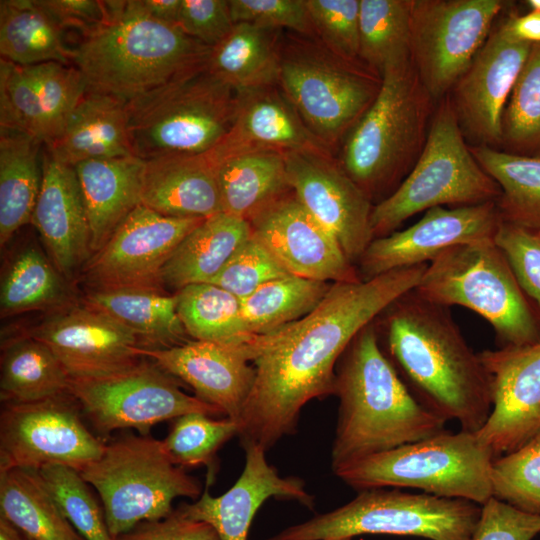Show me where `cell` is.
I'll list each match as a JSON object with an SVG mask.
<instances>
[{"mask_svg":"<svg viewBox=\"0 0 540 540\" xmlns=\"http://www.w3.org/2000/svg\"><path fill=\"white\" fill-rule=\"evenodd\" d=\"M427 266L332 283L312 312L260 334L253 348L255 380L238 424L241 442L267 451L293 433L306 403L333 394L335 367L354 337L415 289Z\"/></svg>","mask_w":540,"mask_h":540,"instance_id":"1","label":"cell"},{"mask_svg":"<svg viewBox=\"0 0 540 540\" xmlns=\"http://www.w3.org/2000/svg\"><path fill=\"white\" fill-rule=\"evenodd\" d=\"M381 316L385 354L416 399L444 421L478 432L492 409L490 380L449 308L413 289Z\"/></svg>","mask_w":540,"mask_h":540,"instance_id":"2","label":"cell"},{"mask_svg":"<svg viewBox=\"0 0 540 540\" xmlns=\"http://www.w3.org/2000/svg\"><path fill=\"white\" fill-rule=\"evenodd\" d=\"M333 394L339 398L333 472L445 430L446 421L421 404L399 376L374 322L354 337L339 359Z\"/></svg>","mask_w":540,"mask_h":540,"instance_id":"3","label":"cell"},{"mask_svg":"<svg viewBox=\"0 0 540 540\" xmlns=\"http://www.w3.org/2000/svg\"><path fill=\"white\" fill-rule=\"evenodd\" d=\"M105 20L73 48L87 91L124 103L207 65L211 47L177 25L154 20L129 1H104Z\"/></svg>","mask_w":540,"mask_h":540,"instance_id":"4","label":"cell"},{"mask_svg":"<svg viewBox=\"0 0 540 540\" xmlns=\"http://www.w3.org/2000/svg\"><path fill=\"white\" fill-rule=\"evenodd\" d=\"M380 90L342 141L337 158L372 201L395 191L425 146L437 103L412 64L387 69Z\"/></svg>","mask_w":540,"mask_h":540,"instance_id":"5","label":"cell"},{"mask_svg":"<svg viewBox=\"0 0 540 540\" xmlns=\"http://www.w3.org/2000/svg\"><path fill=\"white\" fill-rule=\"evenodd\" d=\"M238 91L207 65L127 103L132 153L148 161L211 151L230 130Z\"/></svg>","mask_w":540,"mask_h":540,"instance_id":"6","label":"cell"},{"mask_svg":"<svg viewBox=\"0 0 540 540\" xmlns=\"http://www.w3.org/2000/svg\"><path fill=\"white\" fill-rule=\"evenodd\" d=\"M414 291L437 305L477 313L493 328L499 347L540 340L534 310L494 239L443 251L428 264Z\"/></svg>","mask_w":540,"mask_h":540,"instance_id":"7","label":"cell"},{"mask_svg":"<svg viewBox=\"0 0 540 540\" xmlns=\"http://www.w3.org/2000/svg\"><path fill=\"white\" fill-rule=\"evenodd\" d=\"M500 195L497 182L472 154L447 95L435 106L425 146L410 173L373 205V239L393 233L405 220L433 207L496 202Z\"/></svg>","mask_w":540,"mask_h":540,"instance_id":"8","label":"cell"},{"mask_svg":"<svg viewBox=\"0 0 540 540\" xmlns=\"http://www.w3.org/2000/svg\"><path fill=\"white\" fill-rule=\"evenodd\" d=\"M495 458L476 433L444 430L364 457L334 473L359 491L412 488L482 506L492 498L491 470Z\"/></svg>","mask_w":540,"mask_h":540,"instance_id":"9","label":"cell"},{"mask_svg":"<svg viewBox=\"0 0 540 540\" xmlns=\"http://www.w3.org/2000/svg\"><path fill=\"white\" fill-rule=\"evenodd\" d=\"M297 35L280 40L278 86L309 131L333 151L373 103L382 78L318 39Z\"/></svg>","mask_w":540,"mask_h":540,"instance_id":"10","label":"cell"},{"mask_svg":"<svg viewBox=\"0 0 540 540\" xmlns=\"http://www.w3.org/2000/svg\"><path fill=\"white\" fill-rule=\"evenodd\" d=\"M80 474L98 493L113 538L169 516L176 498L198 499L203 492L201 482L171 460L163 441L150 435L105 441L102 455Z\"/></svg>","mask_w":540,"mask_h":540,"instance_id":"11","label":"cell"},{"mask_svg":"<svg viewBox=\"0 0 540 540\" xmlns=\"http://www.w3.org/2000/svg\"><path fill=\"white\" fill-rule=\"evenodd\" d=\"M481 505L394 488L369 489L347 504L290 526L265 540H325L364 534L428 540H472Z\"/></svg>","mask_w":540,"mask_h":540,"instance_id":"12","label":"cell"},{"mask_svg":"<svg viewBox=\"0 0 540 540\" xmlns=\"http://www.w3.org/2000/svg\"><path fill=\"white\" fill-rule=\"evenodd\" d=\"M69 392L84 419L102 439L113 431L129 428L149 435L154 425L192 412L212 417L224 415L216 407L185 393L176 377L145 357L110 375L70 379Z\"/></svg>","mask_w":540,"mask_h":540,"instance_id":"13","label":"cell"},{"mask_svg":"<svg viewBox=\"0 0 540 540\" xmlns=\"http://www.w3.org/2000/svg\"><path fill=\"white\" fill-rule=\"evenodd\" d=\"M506 2L412 0L411 62L437 103L447 96L485 43Z\"/></svg>","mask_w":540,"mask_h":540,"instance_id":"14","label":"cell"},{"mask_svg":"<svg viewBox=\"0 0 540 540\" xmlns=\"http://www.w3.org/2000/svg\"><path fill=\"white\" fill-rule=\"evenodd\" d=\"M105 440L84 423L70 392L35 402H2L0 470L58 464L82 471L103 453Z\"/></svg>","mask_w":540,"mask_h":540,"instance_id":"15","label":"cell"},{"mask_svg":"<svg viewBox=\"0 0 540 540\" xmlns=\"http://www.w3.org/2000/svg\"><path fill=\"white\" fill-rule=\"evenodd\" d=\"M202 218L164 216L139 205L84 265L90 289H160L161 271Z\"/></svg>","mask_w":540,"mask_h":540,"instance_id":"16","label":"cell"},{"mask_svg":"<svg viewBox=\"0 0 540 540\" xmlns=\"http://www.w3.org/2000/svg\"><path fill=\"white\" fill-rule=\"evenodd\" d=\"M531 46L501 18L448 94L469 146L499 149L503 113Z\"/></svg>","mask_w":540,"mask_h":540,"instance_id":"17","label":"cell"},{"mask_svg":"<svg viewBox=\"0 0 540 540\" xmlns=\"http://www.w3.org/2000/svg\"><path fill=\"white\" fill-rule=\"evenodd\" d=\"M292 193L307 212L357 263L373 240L372 201L348 176L332 152L285 153Z\"/></svg>","mask_w":540,"mask_h":540,"instance_id":"18","label":"cell"},{"mask_svg":"<svg viewBox=\"0 0 540 540\" xmlns=\"http://www.w3.org/2000/svg\"><path fill=\"white\" fill-rule=\"evenodd\" d=\"M501 221L496 202L451 209L433 207L410 227L374 238L357 262L359 276L370 279L428 264L453 246L492 240Z\"/></svg>","mask_w":540,"mask_h":540,"instance_id":"19","label":"cell"},{"mask_svg":"<svg viewBox=\"0 0 540 540\" xmlns=\"http://www.w3.org/2000/svg\"><path fill=\"white\" fill-rule=\"evenodd\" d=\"M26 333L52 350L70 379L110 375L142 358L132 331L84 302L53 311Z\"/></svg>","mask_w":540,"mask_h":540,"instance_id":"20","label":"cell"},{"mask_svg":"<svg viewBox=\"0 0 540 540\" xmlns=\"http://www.w3.org/2000/svg\"><path fill=\"white\" fill-rule=\"evenodd\" d=\"M479 356L490 380L492 409L476 435L497 457L540 432V340Z\"/></svg>","mask_w":540,"mask_h":540,"instance_id":"21","label":"cell"},{"mask_svg":"<svg viewBox=\"0 0 540 540\" xmlns=\"http://www.w3.org/2000/svg\"><path fill=\"white\" fill-rule=\"evenodd\" d=\"M249 223L252 234L290 274L329 283L361 279L337 240L307 212L292 191Z\"/></svg>","mask_w":540,"mask_h":540,"instance_id":"22","label":"cell"},{"mask_svg":"<svg viewBox=\"0 0 540 540\" xmlns=\"http://www.w3.org/2000/svg\"><path fill=\"white\" fill-rule=\"evenodd\" d=\"M138 352L239 424L255 380L249 348L194 340L169 348H139Z\"/></svg>","mask_w":540,"mask_h":540,"instance_id":"23","label":"cell"},{"mask_svg":"<svg viewBox=\"0 0 540 540\" xmlns=\"http://www.w3.org/2000/svg\"><path fill=\"white\" fill-rule=\"evenodd\" d=\"M241 444L245 466L235 484L217 497L212 496L209 485H205L194 503L178 507L187 517L213 527L220 540H247L256 512L271 497L297 500L308 508L314 505V498L305 490L303 480L280 476L268 464L266 450L257 443Z\"/></svg>","mask_w":540,"mask_h":540,"instance_id":"24","label":"cell"},{"mask_svg":"<svg viewBox=\"0 0 540 540\" xmlns=\"http://www.w3.org/2000/svg\"><path fill=\"white\" fill-rule=\"evenodd\" d=\"M68 281L92 255L90 228L74 167L43 152V179L31 222Z\"/></svg>","mask_w":540,"mask_h":540,"instance_id":"25","label":"cell"},{"mask_svg":"<svg viewBox=\"0 0 540 540\" xmlns=\"http://www.w3.org/2000/svg\"><path fill=\"white\" fill-rule=\"evenodd\" d=\"M262 150L333 153L309 131L278 84L239 91L233 124L208 154L217 162Z\"/></svg>","mask_w":540,"mask_h":540,"instance_id":"26","label":"cell"},{"mask_svg":"<svg viewBox=\"0 0 540 540\" xmlns=\"http://www.w3.org/2000/svg\"><path fill=\"white\" fill-rule=\"evenodd\" d=\"M142 205L180 218L222 212L216 163L208 152L144 161Z\"/></svg>","mask_w":540,"mask_h":540,"instance_id":"27","label":"cell"},{"mask_svg":"<svg viewBox=\"0 0 540 540\" xmlns=\"http://www.w3.org/2000/svg\"><path fill=\"white\" fill-rule=\"evenodd\" d=\"M90 228L92 254L142 204L144 161L135 156L93 159L75 167Z\"/></svg>","mask_w":540,"mask_h":540,"instance_id":"28","label":"cell"},{"mask_svg":"<svg viewBox=\"0 0 540 540\" xmlns=\"http://www.w3.org/2000/svg\"><path fill=\"white\" fill-rule=\"evenodd\" d=\"M45 150L58 162L72 167L87 160L134 156L127 104L109 95L87 91L60 135Z\"/></svg>","mask_w":540,"mask_h":540,"instance_id":"29","label":"cell"},{"mask_svg":"<svg viewBox=\"0 0 540 540\" xmlns=\"http://www.w3.org/2000/svg\"><path fill=\"white\" fill-rule=\"evenodd\" d=\"M251 234L249 221L224 212L203 219L164 265L161 285L178 291L191 284L211 283Z\"/></svg>","mask_w":540,"mask_h":540,"instance_id":"30","label":"cell"},{"mask_svg":"<svg viewBox=\"0 0 540 540\" xmlns=\"http://www.w3.org/2000/svg\"><path fill=\"white\" fill-rule=\"evenodd\" d=\"M84 303L132 331L142 349L183 344L188 335L177 311V296L155 288L90 289Z\"/></svg>","mask_w":540,"mask_h":540,"instance_id":"31","label":"cell"},{"mask_svg":"<svg viewBox=\"0 0 540 540\" xmlns=\"http://www.w3.org/2000/svg\"><path fill=\"white\" fill-rule=\"evenodd\" d=\"M215 163L224 213L251 221L291 192L284 153L250 151Z\"/></svg>","mask_w":540,"mask_h":540,"instance_id":"32","label":"cell"},{"mask_svg":"<svg viewBox=\"0 0 540 540\" xmlns=\"http://www.w3.org/2000/svg\"><path fill=\"white\" fill-rule=\"evenodd\" d=\"M42 146L30 135L0 128L1 246L31 222L43 179Z\"/></svg>","mask_w":540,"mask_h":540,"instance_id":"33","label":"cell"},{"mask_svg":"<svg viewBox=\"0 0 540 540\" xmlns=\"http://www.w3.org/2000/svg\"><path fill=\"white\" fill-rule=\"evenodd\" d=\"M279 30L235 23L211 47L207 69L236 91L278 84Z\"/></svg>","mask_w":540,"mask_h":540,"instance_id":"34","label":"cell"},{"mask_svg":"<svg viewBox=\"0 0 540 540\" xmlns=\"http://www.w3.org/2000/svg\"><path fill=\"white\" fill-rule=\"evenodd\" d=\"M63 31L39 0L0 1L1 59L22 66L70 65L73 48L66 45Z\"/></svg>","mask_w":540,"mask_h":540,"instance_id":"35","label":"cell"},{"mask_svg":"<svg viewBox=\"0 0 540 540\" xmlns=\"http://www.w3.org/2000/svg\"><path fill=\"white\" fill-rule=\"evenodd\" d=\"M0 515L32 540H84L36 469L0 470Z\"/></svg>","mask_w":540,"mask_h":540,"instance_id":"36","label":"cell"},{"mask_svg":"<svg viewBox=\"0 0 540 540\" xmlns=\"http://www.w3.org/2000/svg\"><path fill=\"white\" fill-rule=\"evenodd\" d=\"M70 378L52 350L27 333L1 345V402H35L69 392Z\"/></svg>","mask_w":540,"mask_h":540,"instance_id":"37","label":"cell"},{"mask_svg":"<svg viewBox=\"0 0 540 540\" xmlns=\"http://www.w3.org/2000/svg\"><path fill=\"white\" fill-rule=\"evenodd\" d=\"M177 311L194 340L251 348L259 334L252 333L242 316L241 300L212 283H198L177 291Z\"/></svg>","mask_w":540,"mask_h":540,"instance_id":"38","label":"cell"},{"mask_svg":"<svg viewBox=\"0 0 540 540\" xmlns=\"http://www.w3.org/2000/svg\"><path fill=\"white\" fill-rule=\"evenodd\" d=\"M480 166L497 182L501 220L540 231V155L520 156L488 146H473Z\"/></svg>","mask_w":540,"mask_h":540,"instance_id":"39","label":"cell"},{"mask_svg":"<svg viewBox=\"0 0 540 540\" xmlns=\"http://www.w3.org/2000/svg\"><path fill=\"white\" fill-rule=\"evenodd\" d=\"M67 280L35 246L21 249L1 279V317L30 311L58 310L70 304Z\"/></svg>","mask_w":540,"mask_h":540,"instance_id":"40","label":"cell"},{"mask_svg":"<svg viewBox=\"0 0 540 540\" xmlns=\"http://www.w3.org/2000/svg\"><path fill=\"white\" fill-rule=\"evenodd\" d=\"M412 0H360L359 60L380 76L411 61Z\"/></svg>","mask_w":540,"mask_h":540,"instance_id":"41","label":"cell"},{"mask_svg":"<svg viewBox=\"0 0 540 540\" xmlns=\"http://www.w3.org/2000/svg\"><path fill=\"white\" fill-rule=\"evenodd\" d=\"M331 284L293 274L271 280L241 299L243 319L254 334L272 331L312 312Z\"/></svg>","mask_w":540,"mask_h":540,"instance_id":"42","label":"cell"},{"mask_svg":"<svg viewBox=\"0 0 540 540\" xmlns=\"http://www.w3.org/2000/svg\"><path fill=\"white\" fill-rule=\"evenodd\" d=\"M499 149L540 155V43L532 44L506 104Z\"/></svg>","mask_w":540,"mask_h":540,"instance_id":"43","label":"cell"},{"mask_svg":"<svg viewBox=\"0 0 540 540\" xmlns=\"http://www.w3.org/2000/svg\"><path fill=\"white\" fill-rule=\"evenodd\" d=\"M238 424L225 417L214 419L201 412L184 414L176 419L169 434L163 439L171 460L180 467L207 466L206 485L212 484L217 451L233 436L238 435Z\"/></svg>","mask_w":540,"mask_h":540,"instance_id":"44","label":"cell"},{"mask_svg":"<svg viewBox=\"0 0 540 540\" xmlns=\"http://www.w3.org/2000/svg\"><path fill=\"white\" fill-rule=\"evenodd\" d=\"M38 472L64 516L84 540H114L103 506L79 471L51 464L41 467Z\"/></svg>","mask_w":540,"mask_h":540,"instance_id":"45","label":"cell"},{"mask_svg":"<svg viewBox=\"0 0 540 540\" xmlns=\"http://www.w3.org/2000/svg\"><path fill=\"white\" fill-rule=\"evenodd\" d=\"M491 484L492 497L518 510L540 515V432L494 459Z\"/></svg>","mask_w":540,"mask_h":540,"instance_id":"46","label":"cell"},{"mask_svg":"<svg viewBox=\"0 0 540 540\" xmlns=\"http://www.w3.org/2000/svg\"><path fill=\"white\" fill-rule=\"evenodd\" d=\"M41 106L47 143H52L62 132L66 121L87 92V84L80 70L73 64L46 62L23 66Z\"/></svg>","mask_w":540,"mask_h":540,"instance_id":"47","label":"cell"},{"mask_svg":"<svg viewBox=\"0 0 540 540\" xmlns=\"http://www.w3.org/2000/svg\"><path fill=\"white\" fill-rule=\"evenodd\" d=\"M0 128L47 142L45 119L24 67L0 60Z\"/></svg>","mask_w":540,"mask_h":540,"instance_id":"48","label":"cell"},{"mask_svg":"<svg viewBox=\"0 0 540 540\" xmlns=\"http://www.w3.org/2000/svg\"><path fill=\"white\" fill-rule=\"evenodd\" d=\"M289 274L270 250L251 234L211 283L241 300L263 284Z\"/></svg>","mask_w":540,"mask_h":540,"instance_id":"49","label":"cell"},{"mask_svg":"<svg viewBox=\"0 0 540 540\" xmlns=\"http://www.w3.org/2000/svg\"><path fill=\"white\" fill-rule=\"evenodd\" d=\"M306 4L315 38L334 54L360 62V0H306Z\"/></svg>","mask_w":540,"mask_h":540,"instance_id":"50","label":"cell"},{"mask_svg":"<svg viewBox=\"0 0 540 540\" xmlns=\"http://www.w3.org/2000/svg\"><path fill=\"white\" fill-rule=\"evenodd\" d=\"M522 288L540 308V235L501 221L494 238Z\"/></svg>","mask_w":540,"mask_h":540,"instance_id":"51","label":"cell"},{"mask_svg":"<svg viewBox=\"0 0 540 540\" xmlns=\"http://www.w3.org/2000/svg\"><path fill=\"white\" fill-rule=\"evenodd\" d=\"M232 20L315 38L306 0H229Z\"/></svg>","mask_w":540,"mask_h":540,"instance_id":"52","label":"cell"},{"mask_svg":"<svg viewBox=\"0 0 540 540\" xmlns=\"http://www.w3.org/2000/svg\"><path fill=\"white\" fill-rule=\"evenodd\" d=\"M540 533V515L518 510L494 497L481 507L472 540H532Z\"/></svg>","mask_w":540,"mask_h":540,"instance_id":"53","label":"cell"},{"mask_svg":"<svg viewBox=\"0 0 540 540\" xmlns=\"http://www.w3.org/2000/svg\"><path fill=\"white\" fill-rule=\"evenodd\" d=\"M177 26L206 46L218 44L234 26L227 0H182Z\"/></svg>","mask_w":540,"mask_h":540,"instance_id":"54","label":"cell"},{"mask_svg":"<svg viewBox=\"0 0 540 540\" xmlns=\"http://www.w3.org/2000/svg\"><path fill=\"white\" fill-rule=\"evenodd\" d=\"M114 540H220L209 524L187 517L179 508L169 516L144 521Z\"/></svg>","mask_w":540,"mask_h":540,"instance_id":"55","label":"cell"},{"mask_svg":"<svg viewBox=\"0 0 540 540\" xmlns=\"http://www.w3.org/2000/svg\"><path fill=\"white\" fill-rule=\"evenodd\" d=\"M63 28L79 29L83 34L101 24L106 17L104 1L39 0Z\"/></svg>","mask_w":540,"mask_h":540,"instance_id":"56","label":"cell"},{"mask_svg":"<svg viewBox=\"0 0 540 540\" xmlns=\"http://www.w3.org/2000/svg\"><path fill=\"white\" fill-rule=\"evenodd\" d=\"M129 3L154 20L177 25L182 0H129Z\"/></svg>","mask_w":540,"mask_h":540,"instance_id":"57","label":"cell"},{"mask_svg":"<svg viewBox=\"0 0 540 540\" xmlns=\"http://www.w3.org/2000/svg\"><path fill=\"white\" fill-rule=\"evenodd\" d=\"M504 18L508 30L516 39L531 44L540 43V12L531 10L521 16L509 13Z\"/></svg>","mask_w":540,"mask_h":540,"instance_id":"58","label":"cell"},{"mask_svg":"<svg viewBox=\"0 0 540 540\" xmlns=\"http://www.w3.org/2000/svg\"><path fill=\"white\" fill-rule=\"evenodd\" d=\"M0 540H24L22 532L13 523L1 515Z\"/></svg>","mask_w":540,"mask_h":540,"instance_id":"59","label":"cell"},{"mask_svg":"<svg viewBox=\"0 0 540 540\" xmlns=\"http://www.w3.org/2000/svg\"><path fill=\"white\" fill-rule=\"evenodd\" d=\"M526 4L532 9V11L540 12V0H528Z\"/></svg>","mask_w":540,"mask_h":540,"instance_id":"60","label":"cell"},{"mask_svg":"<svg viewBox=\"0 0 540 540\" xmlns=\"http://www.w3.org/2000/svg\"><path fill=\"white\" fill-rule=\"evenodd\" d=\"M325 540H352L350 537H334V538H328Z\"/></svg>","mask_w":540,"mask_h":540,"instance_id":"61","label":"cell"},{"mask_svg":"<svg viewBox=\"0 0 540 540\" xmlns=\"http://www.w3.org/2000/svg\"><path fill=\"white\" fill-rule=\"evenodd\" d=\"M24 540H32V539H30V538L24 536Z\"/></svg>","mask_w":540,"mask_h":540,"instance_id":"62","label":"cell"},{"mask_svg":"<svg viewBox=\"0 0 540 540\" xmlns=\"http://www.w3.org/2000/svg\"><path fill=\"white\" fill-rule=\"evenodd\" d=\"M537 233H538V234L540 235V231H539V232H537Z\"/></svg>","mask_w":540,"mask_h":540,"instance_id":"63","label":"cell"}]
</instances>
